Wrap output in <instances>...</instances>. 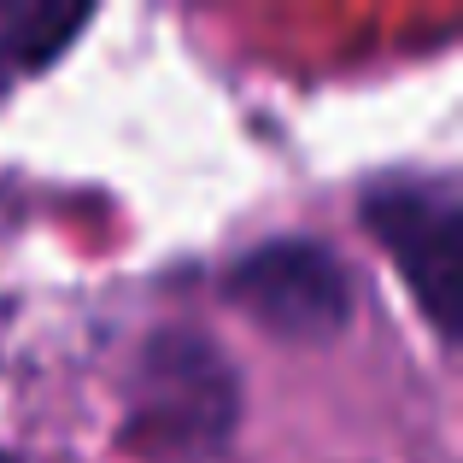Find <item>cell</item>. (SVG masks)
I'll use <instances>...</instances> for the list:
<instances>
[{"label": "cell", "mask_w": 463, "mask_h": 463, "mask_svg": "<svg viewBox=\"0 0 463 463\" xmlns=\"http://www.w3.org/2000/svg\"><path fill=\"white\" fill-rule=\"evenodd\" d=\"M241 422V375L217 340L200 328H158L147 335L129 382L124 440L147 458H212L229 446Z\"/></svg>", "instance_id": "1"}, {"label": "cell", "mask_w": 463, "mask_h": 463, "mask_svg": "<svg viewBox=\"0 0 463 463\" xmlns=\"http://www.w3.org/2000/svg\"><path fill=\"white\" fill-rule=\"evenodd\" d=\"M358 217L382 252L399 264L411 299L429 328L458 340V294H463V200L446 176H382L364 188Z\"/></svg>", "instance_id": "2"}, {"label": "cell", "mask_w": 463, "mask_h": 463, "mask_svg": "<svg viewBox=\"0 0 463 463\" xmlns=\"http://www.w3.org/2000/svg\"><path fill=\"white\" fill-rule=\"evenodd\" d=\"M223 299L276 340L323 346L352 323V276L335 247L311 235H276L223 270Z\"/></svg>", "instance_id": "3"}, {"label": "cell", "mask_w": 463, "mask_h": 463, "mask_svg": "<svg viewBox=\"0 0 463 463\" xmlns=\"http://www.w3.org/2000/svg\"><path fill=\"white\" fill-rule=\"evenodd\" d=\"M89 24V6H35V0H0V100L12 82L35 77L71 47V35Z\"/></svg>", "instance_id": "4"}, {"label": "cell", "mask_w": 463, "mask_h": 463, "mask_svg": "<svg viewBox=\"0 0 463 463\" xmlns=\"http://www.w3.org/2000/svg\"><path fill=\"white\" fill-rule=\"evenodd\" d=\"M0 463H24V458H12V452H0Z\"/></svg>", "instance_id": "5"}]
</instances>
